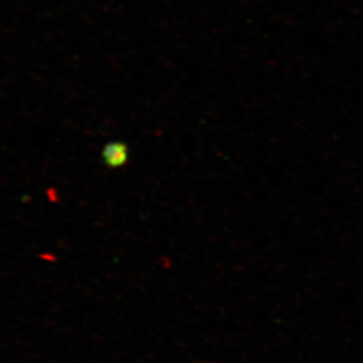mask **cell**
Listing matches in <instances>:
<instances>
[{
  "label": "cell",
  "mask_w": 363,
  "mask_h": 363,
  "mask_svg": "<svg viewBox=\"0 0 363 363\" xmlns=\"http://www.w3.org/2000/svg\"><path fill=\"white\" fill-rule=\"evenodd\" d=\"M101 156L108 167L119 168L128 161V147L123 143H110L105 145Z\"/></svg>",
  "instance_id": "1"
}]
</instances>
